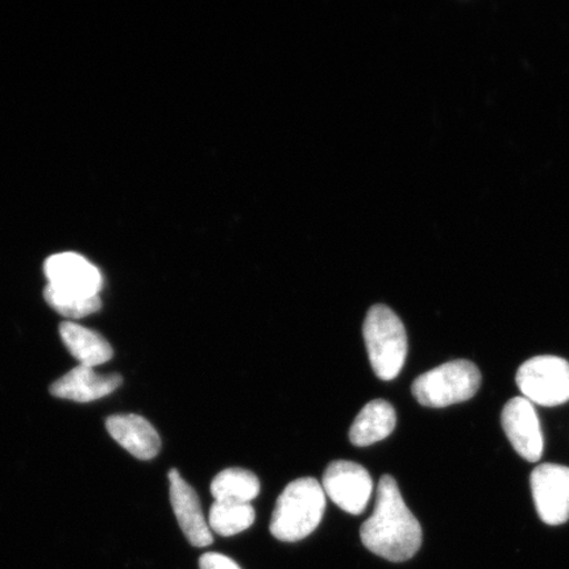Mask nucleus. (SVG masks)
Returning <instances> with one entry per match:
<instances>
[{"label":"nucleus","instance_id":"f8f14e48","mask_svg":"<svg viewBox=\"0 0 569 569\" xmlns=\"http://www.w3.org/2000/svg\"><path fill=\"white\" fill-rule=\"evenodd\" d=\"M107 430L119 446L139 460H151L161 450V439L151 422L137 415L112 416Z\"/></svg>","mask_w":569,"mask_h":569},{"label":"nucleus","instance_id":"1a4fd4ad","mask_svg":"<svg viewBox=\"0 0 569 569\" xmlns=\"http://www.w3.org/2000/svg\"><path fill=\"white\" fill-rule=\"evenodd\" d=\"M502 427L511 446L525 460L537 462L543 453V436L532 403L517 397L502 411Z\"/></svg>","mask_w":569,"mask_h":569},{"label":"nucleus","instance_id":"f03ea898","mask_svg":"<svg viewBox=\"0 0 569 569\" xmlns=\"http://www.w3.org/2000/svg\"><path fill=\"white\" fill-rule=\"evenodd\" d=\"M326 510L322 486L312 478L290 482L277 500L270 532L282 542H298L316 531Z\"/></svg>","mask_w":569,"mask_h":569},{"label":"nucleus","instance_id":"dca6fc26","mask_svg":"<svg viewBox=\"0 0 569 569\" xmlns=\"http://www.w3.org/2000/svg\"><path fill=\"white\" fill-rule=\"evenodd\" d=\"M256 513L251 503L216 501L209 516V526L222 537H232L251 528Z\"/></svg>","mask_w":569,"mask_h":569},{"label":"nucleus","instance_id":"f257e3e1","mask_svg":"<svg viewBox=\"0 0 569 569\" xmlns=\"http://www.w3.org/2000/svg\"><path fill=\"white\" fill-rule=\"evenodd\" d=\"M361 542L379 557L401 563L415 557L422 545V528L405 503L391 476H382L375 511L361 526Z\"/></svg>","mask_w":569,"mask_h":569},{"label":"nucleus","instance_id":"20e7f679","mask_svg":"<svg viewBox=\"0 0 569 569\" xmlns=\"http://www.w3.org/2000/svg\"><path fill=\"white\" fill-rule=\"evenodd\" d=\"M480 386L479 368L471 361L455 360L419 376L411 390L423 407L447 408L471 400Z\"/></svg>","mask_w":569,"mask_h":569},{"label":"nucleus","instance_id":"9d476101","mask_svg":"<svg viewBox=\"0 0 569 569\" xmlns=\"http://www.w3.org/2000/svg\"><path fill=\"white\" fill-rule=\"evenodd\" d=\"M170 501L184 537L194 547H206L213 542L209 522L206 521L201 502L196 490L181 478L177 469H170Z\"/></svg>","mask_w":569,"mask_h":569},{"label":"nucleus","instance_id":"a211bd4d","mask_svg":"<svg viewBox=\"0 0 569 569\" xmlns=\"http://www.w3.org/2000/svg\"><path fill=\"white\" fill-rule=\"evenodd\" d=\"M201 569H241L232 559L217 552L204 553L199 560Z\"/></svg>","mask_w":569,"mask_h":569},{"label":"nucleus","instance_id":"2eb2a0df","mask_svg":"<svg viewBox=\"0 0 569 569\" xmlns=\"http://www.w3.org/2000/svg\"><path fill=\"white\" fill-rule=\"evenodd\" d=\"M258 476L243 468H229L218 473L211 482L216 501L251 503L260 493Z\"/></svg>","mask_w":569,"mask_h":569},{"label":"nucleus","instance_id":"6e6552de","mask_svg":"<svg viewBox=\"0 0 569 569\" xmlns=\"http://www.w3.org/2000/svg\"><path fill=\"white\" fill-rule=\"evenodd\" d=\"M48 287L61 293L94 297L102 289L103 279L99 269L83 256L63 252L46 261Z\"/></svg>","mask_w":569,"mask_h":569},{"label":"nucleus","instance_id":"ddd939ff","mask_svg":"<svg viewBox=\"0 0 569 569\" xmlns=\"http://www.w3.org/2000/svg\"><path fill=\"white\" fill-rule=\"evenodd\" d=\"M396 423V411L389 402L383 400L368 402L351 426V443L367 447L380 442L393 432Z\"/></svg>","mask_w":569,"mask_h":569},{"label":"nucleus","instance_id":"0eeeda50","mask_svg":"<svg viewBox=\"0 0 569 569\" xmlns=\"http://www.w3.org/2000/svg\"><path fill=\"white\" fill-rule=\"evenodd\" d=\"M533 502L540 519L547 525H563L569 519V468L542 465L530 478Z\"/></svg>","mask_w":569,"mask_h":569},{"label":"nucleus","instance_id":"423d86ee","mask_svg":"<svg viewBox=\"0 0 569 569\" xmlns=\"http://www.w3.org/2000/svg\"><path fill=\"white\" fill-rule=\"evenodd\" d=\"M322 488L341 510L359 516L366 510L373 493V481L367 469L358 462L338 460L327 467Z\"/></svg>","mask_w":569,"mask_h":569},{"label":"nucleus","instance_id":"39448f33","mask_svg":"<svg viewBox=\"0 0 569 569\" xmlns=\"http://www.w3.org/2000/svg\"><path fill=\"white\" fill-rule=\"evenodd\" d=\"M517 386L526 400L540 407H558L569 401V362L558 356H537L517 373Z\"/></svg>","mask_w":569,"mask_h":569},{"label":"nucleus","instance_id":"7ed1b4c3","mask_svg":"<svg viewBox=\"0 0 569 569\" xmlns=\"http://www.w3.org/2000/svg\"><path fill=\"white\" fill-rule=\"evenodd\" d=\"M369 361L379 379L395 380L408 356V336L401 319L386 305H375L362 326Z\"/></svg>","mask_w":569,"mask_h":569},{"label":"nucleus","instance_id":"4468645a","mask_svg":"<svg viewBox=\"0 0 569 569\" xmlns=\"http://www.w3.org/2000/svg\"><path fill=\"white\" fill-rule=\"evenodd\" d=\"M60 336L69 352L80 361V366L96 368L110 361L112 347L98 332L73 322L60 325Z\"/></svg>","mask_w":569,"mask_h":569},{"label":"nucleus","instance_id":"f3484780","mask_svg":"<svg viewBox=\"0 0 569 569\" xmlns=\"http://www.w3.org/2000/svg\"><path fill=\"white\" fill-rule=\"evenodd\" d=\"M46 301L49 306L62 317L70 319H80L94 315L101 309V297H82L61 293L52 288L47 287L44 290Z\"/></svg>","mask_w":569,"mask_h":569},{"label":"nucleus","instance_id":"9b49d317","mask_svg":"<svg viewBox=\"0 0 569 569\" xmlns=\"http://www.w3.org/2000/svg\"><path fill=\"white\" fill-rule=\"evenodd\" d=\"M122 382L119 375H99L94 368L78 366L53 383L51 393L62 400L91 402L113 393Z\"/></svg>","mask_w":569,"mask_h":569}]
</instances>
